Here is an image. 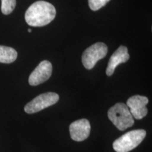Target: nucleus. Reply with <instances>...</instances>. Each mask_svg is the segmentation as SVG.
Segmentation results:
<instances>
[{
    "instance_id": "1",
    "label": "nucleus",
    "mask_w": 152,
    "mask_h": 152,
    "mask_svg": "<svg viewBox=\"0 0 152 152\" xmlns=\"http://www.w3.org/2000/svg\"><path fill=\"white\" fill-rule=\"evenodd\" d=\"M56 14V9L52 4L45 1H37L27 9L25 19L32 27H42L50 23Z\"/></svg>"
},
{
    "instance_id": "2",
    "label": "nucleus",
    "mask_w": 152,
    "mask_h": 152,
    "mask_svg": "<svg viewBox=\"0 0 152 152\" xmlns=\"http://www.w3.org/2000/svg\"><path fill=\"white\" fill-rule=\"evenodd\" d=\"M108 117L119 130L124 131L134 125V118L126 104L117 103L108 111Z\"/></svg>"
},
{
    "instance_id": "3",
    "label": "nucleus",
    "mask_w": 152,
    "mask_h": 152,
    "mask_svg": "<svg viewBox=\"0 0 152 152\" xmlns=\"http://www.w3.org/2000/svg\"><path fill=\"white\" fill-rule=\"evenodd\" d=\"M144 130H134L125 133L113 144V148L115 152H129L136 148L143 141L146 137Z\"/></svg>"
},
{
    "instance_id": "4",
    "label": "nucleus",
    "mask_w": 152,
    "mask_h": 152,
    "mask_svg": "<svg viewBox=\"0 0 152 152\" xmlns=\"http://www.w3.org/2000/svg\"><path fill=\"white\" fill-rule=\"evenodd\" d=\"M108 53V47L103 42H97L88 47L83 52L82 62L86 69L90 70L94 67L99 61L102 59Z\"/></svg>"
},
{
    "instance_id": "5",
    "label": "nucleus",
    "mask_w": 152,
    "mask_h": 152,
    "mask_svg": "<svg viewBox=\"0 0 152 152\" xmlns=\"http://www.w3.org/2000/svg\"><path fill=\"white\" fill-rule=\"evenodd\" d=\"M59 99V96L55 92H46L36 96L26 104L24 110L28 114L37 113L42 110L54 105Z\"/></svg>"
},
{
    "instance_id": "6",
    "label": "nucleus",
    "mask_w": 152,
    "mask_h": 152,
    "mask_svg": "<svg viewBox=\"0 0 152 152\" xmlns=\"http://www.w3.org/2000/svg\"><path fill=\"white\" fill-rule=\"evenodd\" d=\"M52 73V65L48 61H42L30 74L28 82L32 86H37L50 78Z\"/></svg>"
},
{
    "instance_id": "7",
    "label": "nucleus",
    "mask_w": 152,
    "mask_h": 152,
    "mask_svg": "<svg viewBox=\"0 0 152 152\" xmlns=\"http://www.w3.org/2000/svg\"><path fill=\"white\" fill-rule=\"evenodd\" d=\"M149 103L147 97L140 95H134L127 101V106L134 118L140 120L143 118L148 113L147 104Z\"/></svg>"
},
{
    "instance_id": "8",
    "label": "nucleus",
    "mask_w": 152,
    "mask_h": 152,
    "mask_svg": "<svg viewBox=\"0 0 152 152\" xmlns=\"http://www.w3.org/2000/svg\"><path fill=\"white\" fill-rule=\"evenodd\" d=\"M91 126L88 120L80 119L70 125L69 131L71 137L76 142L84 141L90 134Z\"/></svg>"
},
{
    "instance_id": "9",
    "label": "nucleus",
    "mask_w": 152,
    "mask_h": 152,
    "mask_svg": "<svg viewBox=\"0 0 152 152\" xmlns=\"http://www.w3.org/2000/svg\"><path fill=\"white\" fill-rule=\"evenodd\" d=\"M130 55L128 54V48L125 46H120L110 58L106 71V75L108 76L113 75L115 68L119 64L128 61Z\"/></svg>"
},
{
    "instance_id": "10",
    "label": "nucleus",
    "mask_w": 152,
    "mask_h": 152,
    "mask_svg": "<svg viewBox=\"0 0 152 152\" xmlns=\"http://www.w3.org/2000/svg\"><path fill=\"white\" fill-rule=\"evenodd\" d=\"M18 56V53L11 47L0 45V63L11 64L14 62Z\"/></svg>"
},
{
    "instance_id": "11",
    "label": "nucleus",
    "mask_w": 152,
    "mask_h": 152,
    "mask_svg": "<svg viewBox=\"0 0 152 152\" xmlns=\"http://www.w3.org/2000/svg\"><path fill=\"white\" fill-rule=\"evenodd\" d=\"M16 0H1V12L5 15L10 14L16 7Z\"/></svg>"
},
{
    "instance_id": "12",
    "label": "nucleus",
    "mask_w": 152,
    "mask_h": 152,
    "mask_svg": "<svg viewBox=\"0 0 152 152\" xmlns=\"http://www.w3.org/2000/svg\"><path fill=\"white\" fill-rule=\"evenodd\" d=\"M109 1L110 0H88L89 7L92 11H98Z\"/></svg>"
},
{
    "instance_id": "13",
    "label": "nucleus",
    "mask_w": 152,
    "mask_h": 152,
    "mask_svg": "<svg viewBox=\"0 0 152 152\" xmlns=\"http://www.w3.org/2000/svg\"><path fill=\"white\" fill-rule=\"evenodd\" d=\"M28 31L29 32V33H31V32H32V30H31V29H30V28H29V29L28 30Z\"/></svg>"
}]
</instances>
